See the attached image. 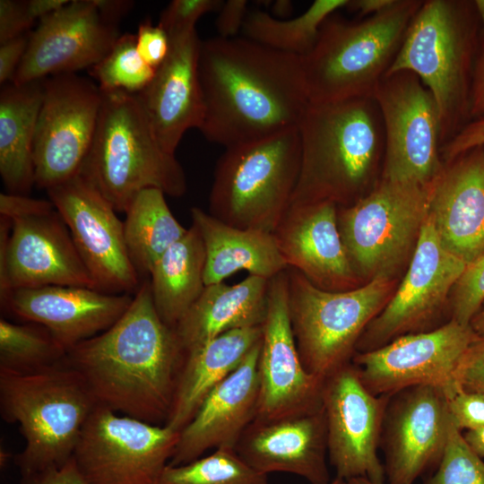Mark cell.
Masks as SVG:
<instances>
[{
	"label": "cell",
	"mask_w": 484,
	"mask_h": 484,
	"mask_svg": "<svg viewBox=\"0 0 484 484\" xmlns=\"http://www.w3.org/2000/svg\"><path fill=\"white\" fill-rule=\"evenodd\" d=\"M262 336L263 325L236 329L186 352L165 425L181 431L206 396L241 364Z\"/></svg>",
	"instance_id": "f1b7e54d"
},
{
	"label": "cell",
	"mask_w": 484,
	"mask_h": 484,
	"mask_svg": "<svg viewBox=\"0 0 484 484\" xmlns=\"http://www.w3.org/2000/svg\"><path fill=\"white\" fill-rule=\"evenodd\" d=\"M478 147H484V117L467 123L441 148L444 162Z\"/></svg>",
	"instance_id": "f6af8a7d"
},
{
	"label": "cell",
	"mask_w": 484,
	"mask_h": 484,
	"mask_svg": "<svg viewBox=\"0 0 484 484\" xmlns=\"http://www.w3.org/2000/svg\"><path fill=\"white\" fill-rule=\"evenodd\" d=\"M52 285L96 289L59 212L0 216V293Z\"/></svg>",
	"instance_id": "2e32d148"
},
{
	"label": "cell",
	"mask_w": 484,
	"mask_h": 484,
	"mask_svg": "<svg viewBox=\"0 0 484 484\" xmlns=\"http://www.w3.org/2000/svg\"><path fill=\"white\" fill-rule=\"evenodd\" d=\"M102 92L97 130L80 174L119 212L148 188L182 196L185 171L159 142L137 95Z\"/></svg>",
	"instance_id": "5b68a950"
},
{
	"label": "cell",
	"mask_w": 484,
	"mask_h": 484,
	"mask_svg": "<svg viewBox=\"0 0 484 484\" xmlns=\"http://www.w3.org/2000/svg\"><path fill=\"white\" fill-rule=\"evenodd\" d=\"M41 484H90L80 472L72 457L63 467L49 475Z\"/></svg>",
	"instance_id": "816d5d0a"
},
{
	"label": "cell",
	"mask_w": 484,
	"mask_h": 484,
	"mask_svg": "<svg viewBox=\"0 0 484 484\" xmlns=\"http://www.w3.org/2000/svg\"><path fill=\"white\" fill-rule=\"evenodd\" d=\"M453 291L451 319L470 325L484 304V255L466 265Z\"/></svg>",
	"instance_id": "f35d334b"
},
{
	"label": "cell",
	"mask_w": 484,
	"mask_h": 484,
	"mask_svg": "<svg viewBox=\"0 0 484 484\" xmlns=\"http://www.w3.org/2000/svg\"><path fill=\"white\" fill-rule=\"evenodd\" d=\"M102 100L98 84L76 73L45 79L33 144L38 187L47 191L80 173L95 136Z\"/></svg>",
	"instance_id": "4fadbf2b"
},
{
	"label": "cell",
	"mask_w": 484,
	"mask_h": 484,
	"mask_svg": "<svg viewBox=\"0 0 484 484\" xmlns=\"http://www.w3.org/2000/svg\"><path fill=\"white\" fill-rule=\"evenodd\" d=\"M373 97L385 129L381 179L428 186L445 166L434 96L415 73L398 71L379 82Z\"/></svg>",
	"instance_id": "7c38bea8"
},
{
	"label": "cell",
	"mask_w": 484,
	"mask_h": 484,
	"mask_svg": "<svg viewBox=\"0 0 484 484\" xmlns=\"http://www.w3.org/2000/svg\"><path fill=\"white\" fill-rule=\"evenodd\" d=\"M164 195L160 189H145L125 211V240L138 274L150 275L159 258L188 229L173 216Z\"/></svg>",
	"instance_id": "d6a6232c"
},
{
	"label": "cell",
	"mask_w": 484,
	"mask_h": 484,
	"mask_svg": "<svg viewBox=\"0 0 484 484\" xmlns=\"http://www.w3.org/2000/svg\"><path fill=\"white\" fill-rule=\"evenodd\" d=\"M447 402L452 421L461 431L484 427V393L459 391Z\"/></svg>",
	"instance_id": "b9f144b4"
},
{
	"label": "cell",
	"mask_w": 484,
	"mask_h": 484,
	"mask_svg": "<svg viewBox=\"0 0 484 484\" xmlns=\"http://www.w3.org/2000/svg\"><path fill=\"white\" fill-rule=\"evenodd\" d=\"M185 358L174 329L158 315L145 280L111 327L69 349L65 359L97 405L165 425Z\"/></svg>",
	"instance_id": "7a4b0ae2"
},
{
	"label": "cell",
	"mask_w": 484,
	"mask_h": 484,
	"mask_svg": "<svg viewBox=\"0 0 484 484\" xmlns=\"http://www.w3.org/2000/svg\"><path fill=\"white\" fill-rule=\"evenodd\" d=\"M337 211L329 201L290 205L272 233L289 268L334 291L356 288L358 279L340 235Z\"/></svg>",
	"instance_id": "d4e9b609"
},
{
	"label": "cell",
	"mask_w": 484,
	"mask_h": 484,
	"mask_svg": "<svg viewBox=\"0 0 484 484\" xmlns=\"http://www.w3.org/2000/svg\"><path fill=\"white\" fill-rule=\"evenodd\" d=\"M424 0H395L358 21L333 14L312 49L301 56L309 102L373 96L393 63L408 27Z\"/></svg>",
	"instance_id": "8992f818"
},
{
	"label": "cell",
	"mask_w": 484,
	"mask_h": 484,
	"mask_svg": "<svg viewBox=\"0 0 484 484\" xmlns=\"http://www.w3.org/2000/svg\"><path fill=\"white\" fill-rule=\"evenodd\" d=\"M390 396L370 393L352 362L324 378L322 404L335 477L344 480L362 477L384 484L385 471L377 450Z\"/></svg>",
	"instance_id": "9a60e30c"
},
{
	"label": "cell",
	"mask_w": 484,
	"mask_h": 484,
	"mask_svg": "<svg viewBox=\"0 0 484 484\" xmlns=\"http://www.w3.org/2000/svg\"><path fill=\"white\" fill-rule=\"evenodd\" d=\"M475 11L479 21H480L484 29V0L473 1Z\"/></svg>",
	"instance_id": "680465c9"
},
{
	"label": "cell",
	"mask_w": 484,
	"mask_h": 484,
	"mask_svg": "<svg viewBox=\"0 0 484 484\" xmlns=\"http://www.w3.org/2000/svg\"><path fill=\"white\" fill-rule=\"evenodd\" d=\"M437 464L425 484H484V461L469 446L452 419Z\"/></svg>",
	"instance_id": "74e56055"
},
{
	"label": "cell",
	"mask_w": 484,
	"mask_h": 484,
	"mask_svg": "<svg viewBox=\"0 0 484 484\" xmlns=\"http://www.w3.org/2000/svg\"><path fill=\"white\" fill-rule=\"evenodd\" d=\"M258 376L255 418L275 419L322 404L324 379L307 371L295 341L289 311L287 270L269 280Z\"/></svg>",
	"instance_id": "d6986e66"
},
{
	"label": "cell",
	"mask_w": 484,
	"mask_h": 484,
	"mask_svg": "<svg viewBox=\"0 0 484 484\" xmlns=\"http://www.w3.org/2000/svg\"><path fill=\"white\" fill-rule=\"evenodd\" d=\"M290 324L303 366L324 379L350 362L369 323L388 302L390 276L346 290H325L288 268Z\"/></svg>",
	"instance_id": "9c48e42d"
},
{
	"label": "cell",
	"mask_w": 484,
	"mask_h": 484,
	"mask_svg": "<svg viewBox=\"0 0 484 484\" xmlns=\"http://www.w3.org/2000/svg\"><path fill=\"white\" fill-rule=\"evenodd\" d=\"M472 331L478 336H484V304L470 323Z\"/></svg>",
	"instance_id": "9f6ffc18"
},
{
	"label": "cell",
	"mask_w": 484,
	"mask_h": 484,
	"mask_svg": "<svg viewBox=\"0 0 484 484\" xmlns=\"http://www.w3.org/2000/svg\"><path fill=\"white\" fill-rule=\"evenodd\" d=\"M45 79L0 91V175L7 193L26 195L35 185L33 144Z\"/></svg>",
	"instance_id": "4dcf8cb0"
},
{
	"label": "cell",
	"mask_w": 484,
	"mask_h": 484,
	"mask_svg": "<svg viewBox=\"0 0 484 484\" xmlns=\"http://www.w3.org/2000/svg\"><path fill=\"white\" fill-rule=\"evenodd\" d=\"M298 128L301 164L290 205L350 206L380 182L385 139L373 96L309 102Z\"/></svg>",
	"instance_id": "3957f363"
},
{
	"label": "cell",
	"mask_w": 484,
	"mask_h": 484,
	"mask_svg": "<svg viewBox=\"0 0 484 484\" xmlns=\"http://www.w3.org/2000/svg\"><path fill=\"white\" fill-rule=\"evenodd\" d=\"M120 37L93 0H73L40 19L30 33L29 45L13 83L25 84L60 73L91 68Z\"/></svg>",
	"instance_id": "ffe728a7"
},
{
	"label": "cell",
	"mask_w": 484,
	"mask_h": 484,
	"mask_svg": "<svg viewBox=\"0 0 484 484\" xmlns=\"http://www.w3.org/2000/svg\"><path fill=\"white\" fill-rule=\"evenodd\" d=\"M169 50L155 75L137 97L154 133L169 153L175 154L185 133L202 125L204 106L199 78L202 41L196 30L172 32Z\"/></svg>",
	"instance_id": "cb8c5ba5"
},
{
	"label": "cell",
	"mask_w": 484,
	"mask_h": 484,
	"mask_svg": "<svg viewBox=\"0 0 484 484\" xmlns=\"http://www.w3.org/2000/svg\"><path fill=\"white\" fill-rule=\"evenodd\" d=\"M66 350L44 326L0 319V372L29 374L63 361Z\"/></svg>",
	"instance_id": "e575fe53"
},
{
	"label": "cell",
	"mask_w": 484,
	"mask_h": 484,
	"mask_svg": "<svg viewBox=\"0 0 484 484\" xmlns=\"http://www.w3.org/2000/svg\"><path fill=\"white\" fill-rule=\"evenodd\" d=\"M205 251L197 228L187 232L155 263L150 272L152 301L160 319L174 328L205 288Z\"/></svg>",
	"instance_id": "1f68e13d"
},
{
	"label": "cell",
	"mask_w": 484,
	"mask_h": 484,
	"mask_svg": "<svg viewBox=\"0 0 484 484\" xmlns=\"http://www.w3.org/2000/svg\"><path fill=\"white\" fill-rule=\"evenodd\" d=\"M156 69L149 65L136 48L135 34L120 35L111 50L91 73L102 91H124L137 94L151 82Z\"/></svg>",
	"instance_id": "8d00e7d4"
},
{
	"label": "cell",
	"mask_w": 484,
	"mask_h": 484,
	"mask_svg": "<svg viewBox=\"0 0 484 484\" xmlns=\"http://www.w3.org/2000/svg\"><path fill=\"white\" fill-rule=\"evenodd\" d=\"M428 212V186L384 179L353 204L338 206L340 235L357 277L390 276L415 249Z\"/></svg>",
	"instance_id": "30bf717a"
},
{
	"label": "cell",
	"mask_w": 484,
	"mask_h": 484,
	"mask_svg": "<svg viewBox=\"0 0 484 484\" xmlns=\"http://www.w3.org/2000/svg\"><path fill=\"white\" fill-rule=\"evenodd\" d=\"M130 294L79 286H44L0 293L2 308L47 328L66 350L111 327L129 307Z\"/></svg>",
	"instance_id": "603a6c76"
},
{
	"label": "cell",
	"mask_w": 484,
	"mask_h": 484,
	"mask_svg": "<svg viewBox=\"0 0 484 484\" xmlns=\"http://www.w3.org/2000/svg\"><path fill=\"white\" fill-rule=\"evenodd\" d=\"M477 336L470 325L451 319L436 329L403 334L375 350L357 352L351 362L366 388L375 395L431 385L444 391L449 399L459 392L456 369Z\"/></svg>",
	"instance_id": "5bb4252c"
},
{
	"label": "cell",
	"mask_w": 484,
	"mask_h": 484,
	"mask_svg": "<svg viewBox=\"0 0 484 484\" xmlns=\"http://www.w3.org/2000/svg\"><path fill=\"white\" fill-rule=\"evenodd\" d=\"M191 216L203 242L205 286L239 271L270 280L289 268L272 233L230 226L198 207Z\"/></svg>",
	"instance_id": "f546056e"
},
{
	"label": "cell",
	"mask_w": 484,
	"mask_h": 484,
	"mask_svg": "<svg viewBox=\"0 0 484 484\" xmlns=\"http://www.w3.org/2000/svg\"><path fill=\"white\" fill-rule=\"evenodd\" d=\"M477 21L473 2L424 0L386 73L411 72L430 91L439 109L442 146L470 117Z\"/></svg>",
	"instance_id": "52a82bcc"
},
{
	"label": "cell",
	"mask_w": 484,
	"mask_h": 484,
	"mask_svg": "<svg viewBox=\"0 0 484 484\" xmlns=\"http://www.w3.org/2000/svg\"><path fill=\"white\" fill-rule=\"evenodd\" d=\"M96 406L85 382L65 359L34 373L0 372L1 417L19 424L26 443L14 458L21 484H41L73 457Z\"/></svg>",
	"instance_id": "277c9868"
},
{
	"label": "cell",
	"mask_w": 484,
	"mask_h": 484,
	"mask_svg": "<svg viewBox=\"0 0 484 484\" xmlns=\"http://www.w3.org/2000/svg\"><path fill=\"white\" fill-rule=\"evenodd\" d=\"M54 207L50 200L34 199L10 193L0 194V216L8 219L41 212Z\"/></svg>",
	"instance_id": "c3c4849f"
},
{
	"label": "cell",
	"mask_w": 484,
	"mask_h": 484,
	"mask_svg": "<svg viewBox=\"0 0 484 484\" xmlns=\"http://www.w3.org/2000/svg\"><path fill=\"white\" fill-rule=\"evenodd\" d=\"M260 348L261 341L206 396L193 419L180 431L179 440L168 464L188 463L210 449L236 448L257 414Z\"/></svg>",
	"instance_id": "4316f807"
},
{
	"label": "cell",
	"mask_w": 484,
	"mask_h": 484,
	"mask_svg": "<svg viewBox=\"0 0 484 484\" xmlns=\"http://www.w3.org/2000/svg\"><path fill=\"white\" fill-rule=\"evenodd\" d=\"M395 0H348L344 8L357 14L359 19L376 15L390 7Z\"/></svg>",
	"instance_id": "f5cc1de1"
},
{
	"label": "cell",
	"mask_w": 484,
	"mask_h": 484,
	"mask_svg": "<svg viewBox=\"0 0 484 484\" xmlns=\"http://www.w3.org/2000/svg\"><path fill=\"white\" fill-rule=\"evenodd\" d=\"M30 33L0 44V83L2 85L13 82L26 53Z\"/></svg>",
	"instance_id": "bcb514c9"
},
{
	"label": "cell",
	"mask_w": 484,
	"mask_h": 484,
	"mask_svg": "<svg viewBox=\"0 0 484 484\" xmlns=\"http://www.w3.org/2000/svg\"><path fill=\"white\" fill-rule=\"evenodd\" d=\"M329 484H346V480L341 478L335 477L334 479L331 480Z\"/></svg>",
	"instance_id": "94428289"
},
{
	"label": "cell",
	"mask_w": 484,
	"mask_h": 484,
	"mask_svg": "<svg viewBox=\"0 0 484 484\" xmlns=\"http://www.w3.org/2000/svg\"><path fill=\"white\" fill-rule=\"evenodd\" d=\"M222 3L219 0H173L162 11L158 24L168 34L194 29L200 17L219 11Z\"/></svg>",
	"instance_id": "ab89813d"
},
{
	"label": "cell",
	"mask_w": 484,
	"mask_h": 484,
	"mask_svg": "<svg viewBox=\"0 0 484 484\" xmlns=\"http://www.w3.org/2000/svg\"><path fill=\"white\" fill-rule=\"evenodd\" d=\"M66 224L96 290L134 294L141 283L125 240L124 222L99 190L80 173L47 190Z\"/></svg>",
	"instance_id": "e0dca14e"
},
{
	"label": "cell",
	"mask_w": 484,
	"mask_h": 484,
	"mask_svg": "<svg viewBox=\"0 0 484 484\" xmlns=\"http://www.w3.org/2000/svg\"><path fill=\"white\" fill-rule=\"evenodd\" d=\"M428 191V215L444 246L467 264L484 255V147L445 162Z\"/></svg>",
	"instance_id": "484cf974"
},
{
	"label": "cell",
	"mask_w": 484,
	"mask_h": 484,
	"mask_svg": "<svg viewBox=\"0 0 484 484\" xmlns=\"http://www.w3.org/2000/svg\"><path fill=\"white\" fill-rule=\"evenodd\" d=\"M69 0H28L31 15L38 21L60 10Z\"/></svg>",
	"instance_id": "db71d44e"
},
{
	"label": "cell",
	"mask_w": 484,
	"mask_h": 484,
	"mask_svg": "<svg viewBox=\"0 0 484 484\" xmlns=\"http://www.w3.org/2000/svg\"><path fill=\"white\" fill-rule=\"evenodd\" d=\"M180 431L97 405L80 433L73 458L90 484H156Z\"/></svg>",
	"instance_id": "8fae6325"
},
{
	"label": "cell",
	"mask_w": 484,
	"mask_h": 484,
	"mask_svg": "<svg viewBox=\"0 0 484 484\" xmlns=\"http://www.w3.org/2000/svg\"><path fill=\"white\" fill-rule=\"evenodd\" d=\"M273 8L278 15L285 16L290 12L291 3L289 1H277Z\"/></svg>",
	"instance_id": "6f0895ef"
},
{
	"label": "cell",
	"mask_w": 484,
	"mask_h": 484,
	"mask_svg": "<svg viewBox=\"0 0 484 484\" xmlns=\"http://www.w3.org/2000/svg\"><path fill=\"white\" fill-rule=\"evenodd\" d=\"M100 14L109 22L118 24L133 7L134 2L129 0H93Z\"/></svg>",
	"instance_id": "f907efd6"
},
{
	"label": "cell",
	"mask_w": 484,
	"mask_h": 484,
	"mask_svg": "<svg viewBox=\"0 0 484 484\" xmlns=\"http://www.w3.org/2000/svg\"><path fill=\"white\" fill-rule=\"evenodd\" d=\"M156 484H268L235 449L220 448L186 464H168Z\"/></svg>",
	"instance_id": "d590c367"
},
{
	"label": "cell",
	"mask_w": 484,
	"mask_h": 484,
	"mask_svg": "<svg viewBox=\"0 0 484 484\" xmlns=\"http://www.w3.org/2000/svg\"><path fill=\"white\" fill-rule=\"evenodd\" d=\"M136 48L141 57L157 69L166 59L169 50V37L159 24L146 20L138 26L135 34Z\"/></svg>",
	"instance_id": "7bdbcfd3"
},
{
	"label": "cell",
	"mask_w": 484,
	"mask_h": 484,
	"mask_svg": "<svg viewBox=\"0 0 484 484\" xmlns=\"http://www.w3.org/2000/svg\"><path fill=\"white\" fill-rule=\"evenodd\" d=\"M466 265L444 246L427 215L401 285L365 329L357 351L379 348L428 322L444 304Z\"/></svg>",
	"instance_id": "ac0fdd59"
},
{
	"label": "cell",
	"mask_w": 484,
	"mask_h": 484,
	"mask_svg": "<svg viewBox=\"0 0 484 484\" xmlns=\"http://www.w3.org/2000/svg\"><path fill=\"white\" fill-rule=\"evenodd\" d=\"M269 280L248 275L242 281L205 286L173 328L185 352L229 331L263 325Z\"/></svg>",
	"instance_id": "83f0119b"
},
{
	"label": "cell",
	"mask_w": 484,
	"mask_h": 484,
	"mask_svg": "<svg viewBox=\"0 0 484 484\" xmlns=\"http://www.w3.org/2000/svg\"><path fill=\"white\" fill-rule=\"evenodd\" d=\"M36 21L27 0H1L0 44L30 32Z\"/></svg>",
	"instance_id": "ee69618b"
},
{
	"label": "cell",
	"mask_w": 484,
	"mask_h": 484,
	"mask_svg": "<svg viewBox=\"0 0 484 484\" xmlns=\"http://www.w3.org/2000/svg\"><path fill=\"white\" fill-rule=\"evenodd\" d=\"M451 417L447 396L431 385L390 396L382 437L389 484H413L443 454Z\"/></svg>",
	"instance_id": "44dd1931"
},
{
	"label": "cell",
	"mask_w": 484,
	"mask_h": 484,
	"mask_svg": "<svg viewBox=\"0 0 484 484\" xmlns=\"http://www.w3.org/2000/svg\"><path fill=\"white\" fill-rule=\"evenodd\" d=\"M300 164L298 127L226 148L215 168L209 213L238 229L273 233L290 206Z\"/></svg>",
	"instance_id": "ba28073f"
},
{
	"label": "cell",
	"mask_w": 484,
	"mask_h": 484,
	"mask_svg": "<svg viewBox=\"0 0 484 484\" xmlns=\"http://www.w3.org/2000/svg\"><path fill=\"white\" fill-rule=\"evenodd\" d=\"M235 450L255 471L299 476L310 484H329L327 430L323 404L264 419L255 418Z\"/></svg>",
	"instance_id": "7402d4cb"
},
{
	"label": "cell",
	"mask_w": 484,
	"mask_h": 484,
	"mask_svg": "<svg viewBox=\"0 0 484 484\" xmlns=\"http://www.w3.org/2000/svg\"><path fill=\"white\" fill-rule=\"evenodd\" d=\"M247 6L246 0H228L222 3L216 19L219 37L224 39L236 37L242 30L247 16Z\"/></svg>",
	"instance_id": "7dc6e473"
},
{
	"label": "cell",
	"mask_w": 484,
	"mask_h": 484,
	"mask_svg": "<svg viewBox=\"0 0 484 484\" xmlns=\"http://www.w3.org/2000/svg\"><path fill=\"white\" fill-rule=\"evenodd\" d=\"M347 3L348 0H315L303 13L290 20L255 10L247 13L242 31L244 37L261 45L303 56L315 44L327 18Z\"/></svg>",
	"instance_id": "836d02e7"
},
{
	"label": "cell",
	"mask_w": 484,
	"mask_h": 484,
	"mask_svg": "<svg viewBox=\"0 0 484 484\" xmlns=\"http://www.w3.org/2000/svg\"><path fill=\"white\" fill-rule=\"evenodd\" d=\"M470 117H484V45L475 61L470 100Z\"/></svg>",
	"instance_id": "681fc988"
},
{
	"label": "cell",
	"mask_w": 484,
	"mask_h": 484,
	"mask_svg": "<svg viewBox=\"0 0 484 484\" xmlns=\"http://www.w3.org/2000/svg\"><path fill=\"white\" fill-rule=\"evenodd\" d=\"M346 484H374L366 478L358 477L346 480Z\"/></svg>",
	"instance_id": "91938a15"
},
{
	"label": "cell",
	"mask_w": 484,
	"mask_h": 484,
	"mask_svg": "<svg viewBox=\"0 0 484 484\" xmlns=\"http://www.w3.org/2000/svg\"><path fill=\"white\" fill-rule=\"evenodd\" d=\"M198 71L199 130L226 148L298 127L309 104L301 56L246 37L202 41Z\"/></svg>",
	"instance_id": "6da1fadb"
},
{
	"label": "cell",
	"mask_w": 484,
	"mask_h": 484,
	"mask_svg": "<svg viewBox=\"0 0 484 484\" xmlns=\"http://www.w3.org/2000/svg\"><path fill=\"white\" fill-rule=\"evenodd\" d=\"M455 380L459 391L484 393V336H477L465 350Z\"/></svg>",
	"instance_id": "60d3db41"
},
{
	"label": "cell",
	"mask_w": 484,
	"mask_h": 484,
	"mask_svg": "<svg viewBox=\"0 0 484 484\" xmlns=\"http://www.w3.org/2000/svg\"><path fill=\"white\" fill-rule=\"evenodd\" d=\"M463 437L474 453L484 457V427L467 430Z\"/></svg>",
	"instance_id": "11a10c76"
}]
</instances>
